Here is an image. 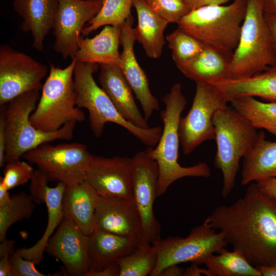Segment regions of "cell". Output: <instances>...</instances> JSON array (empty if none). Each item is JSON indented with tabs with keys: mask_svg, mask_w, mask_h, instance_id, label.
Segmentation results:
<instances>
[{
	"mask_svg": "<svg viewBox=\"0 0 276 276\" xmlns=\"http://www.w3.org/2000/svg\"><path fill=\"white\" fill-rule=\"evenodd\" d=\"M203 223L254 266L276 264V201L256 182L234 203L216 207Z\"/></svg>",
	"mask_w": 276,
	"mask_h": 276,
	"instance_id": "6da1fadb",
	"label": "cell"
},
{
	"mask_svg": "<svg viewBox=\"0 0 276 276\" xmlns=\"http://www.w3.org/2000/svg\"><path fill=\"white\" fill-rule=\"evenodd\" d=\"M165 109L160 113L163 128L154 147L145 151L154 160L158 168L157 197L165 193L176 180L186 177H208L211 169L207 164L199 163L190 167L181 166L178 162L180 140L178 126L181 114L187 101L179 83H175L163 97Z\"/></svg>",
	"mask_w": 276,
	"mask_h": 276,
	"instance_id": "7a4b0ae2",
	"label": "cell"
},
{
	"mask_svg": "<svg viewBox=\"0 0 276 276\" xmlns=\"http://www.w3.org/2000/svg\"><path fill=\"white\" fill-rule=\"evenodd\" d=\"M99 65L76 59L74 70L76 105L88 111L89 127L95 136H101L105 124L111 122L124 127L144 145L155 146L160 137L162 128H140L124 119L94 79V74L98 71Z\"/></svg>",
	"mask_w": 276,
	"mask_h": 276,
	"instance_id": "3957f363",
	"label": "cell"
},
{
	"mask_svg": "<svg viewBox=\"0 0 276 276\" xmlns=\"http://www.w3.org/2000/svg\"><path fill=\"white\" fill-rule=\"evenodd\" d=\"M40 96V91H31L1 106L6 137V164L19 159L26 153L42 144L57 140L73 139L77 124L75 121L68 122L59 129L52 132L38 130L32 124L30 117Z\"/></svg>",
	"mask_w": 276,
	"mask_h": 276,
	"instance_id": "277c9868",
	"label": "cell"
},
{
	"mask_svg": "<svg viewBox=\"0 0 276 276\" xmlns=\"http://www.w3.org/2000/svg\"><path fill=\"white\" fill-rule=\"evenodd\" d=\"M246 10V0H233L226 6L205 5L191 10L177 25L204 45L233 53Z\"/></svg>",
	"mask_w": 276,
	"mask_h": 276,
	"instance_id": "5b68a950",
	"label": "cell"
},
{
	"mask_svg": "<svg viewBox=\"0 0 276 276\" xmlns=\"http://www.w3.org/2000/svg\"><path fill=\"white\" fill-rule=\"evenodd\" d=\"M213 121L217 145L214 164L222 172L221 194L226 198L234 187L240 161L253 148L259 132L248 120L227 105L215 113Z\"/></svg>",
	"mask_w": 276,
	"mask_h": 276,
	"instance_id": "8992f818",
	"label": "cell"
},
{
	"mask_svg": "<svg viewBox=\"0 0 276 276\" xmlns=\"http://www.w3.org/2000/svg\"><path fill=\"white\" fill-rule=\"evenodd\" d=\"M76 59L62 68L50 64L37 106L30 117L37 129L52 132L71 121L82 122L85 115L76 105L74 70Z\"/></svg>",
	"mask_w": 276,
	"mask_h": 276,
	"instance_id": "52a82bcc",
	"label": "cell"
},
{
	"mask_svg": "<svg viewBox=\"0 0 276 276\" xmlns=\"http://www.w3.org/2000/svg\"><path fill=\"white\" fill-rule=\"evenodd\" d=\"M275 64L263 0H246L239 42L232 55L231 79L247 78Z\"/></svg>",
	"mask_w": 276,
	"mask_h": 276,
	"instance_id": "ba28073f",
	"label": "cell"
},
{
	"mask_svg": "<svg viewBox=\"0 0 276 276\" xmlns=\"http://www.w3.org/2000/svg\"><path fill=\"white\" fill-rule=\"evenodd\" d=\"M153 245L158 253L155 269L151 276H158L167 267L182 263L204 264L212 254L227 245L224 236L204 223L191 229L186 237H169Z\"/></svg>",
	"mask_w": 276,
	"mask_h": 276,
	"instance_id": "9c48e42d",
	"label": "cell"
},
{
	"mask_svg": "<svg viewBox=\"0 0 276 276\" xmlns=\"http://www.w3.org/2000/svg\"><path fill=\"white\" fill-rule=\"evenodd\" d=\"M192 106L188 113L180 117L178 132L183 154L191 153L203 142L215 140L213 118L228 101L215 86L197 82Z\"/></svg>",
	"mask_w": 276,
	"mask_h": 276,
	"instance_id": "30bf717a",
	"label": "cell"
},
{
	"mask_svg": "<svg viewBox=\"0 0 276 276\" xmlns=\"http://www.w3.org/2000/svg\"><path fill=\"white\" fill-rule=\"evenodd\" d=\"M91 156L86 146L82 143L53 145L45 143L22 156L43 171L50 181L72 186L85 180Z\"/></svg>",
	"mask_w": 276,
	"mask_h": 276,
	"instance_id": "8fae6325",
	"label": "cell"
},
{
	"mask_svg": "<svg viewBox=\"0 0 276 276\" xmlns=\"http://www.w3.org/2000/svg\"><path fill=\"white\" fill-rule=\"evenodd\" d=\"M48 67L7 44L0 46V106L25 93L41 90Z\"/></svg>",
	"mask_w": 276,
	"mask_h": 276,
	"instance_id": "7c38bea8",
	"label": "cell"
},
{
	"mask_svg": "<svg viewBox=\"0 0 276 276\" xmlns=\"http://www.w3.org/2000/svg\"><path fill=\"white\" fill-rule=\"evenodd\" d=\"M132 159L133 199L142 220L144 241L153 244L161 239L160 225L153 210L157 197L158 166L145 150Z\"/></svg>",
	"mask_w": 276,
	"mask_h": 276,
	"instance_id": "4fadbf2b",
	"label": "cell"
},
{
	"mask_svg": "<svg viewBox=\"0 0 276 276\" xmlns=\"http://www.w3.org/2000/svg\"><path fill=\"white\" fill-rule=\"evenodd\" d=\"M53 27V49L63 59H74L84 25L99 12L103 0H58Z\"/></svg>",
	"mask_w": 276,
	"mask_h": 276,
	"instance_id": "5bb4252c",
	"label": "cell"
},
{
	"mask_svg": "<svg viewBox=\"0 0 276 276\" xmlns=\"http://www.w3.org/2000/svg\"><path fill=\"white\" fill-rule=\"evenodd\" d=\"M85 181L99 196L134 200L132 158L92 154Z\"/></svg>",
	"mask_w": 276,
	"mask_h": 276,
	"instance_id": "9a60e30c",
	"label": "cell"
},
{
	"mask_svg": "<svg viewBox=\"0 0 276 276\" xmlns=\"http://www.w3.org/2000/svg\"><path fill=\"white\" fill-rule=\"evenodd\" d=\"M45 252L62 262L67 275L86 276L89 270L88 236L68 219L63 218Z\"/></svg>",
	"mask_w": 276,
	"mask_h": 276,
	"instance_id": "2e32d148",
	"label": "cell"
},
{
	"mask_svg": "<svg viewBox=\"0 0 276 276\" xmlns=\"http://www.w3.org/2000/svg\"><path fill=\"white\" fill-rule=\"evenodd\" d=\"M96 227L107 232L144 241L141 216L134 200L113 196H98Z\"/></svg>",
	"mask_w": 276,
	"mask_h": 276,
	"instance_id": "e0dca14e",
	"label": "cell"
},
{
	"mask_svg": "<svg viewBox=\"0 0 276 276\" xmlns=\"http://www.w3.org/2000/svg\"><path fill=\"white\" fill-rule=\"evenodd\" d=\"M132 24L133 18L130 16L121 25L122 52L120 68L141 105L145 120L148 121L154 112L159 109V103L151 93L146 74L136 58L134 51L136 40Z\"/></svg>",
	"mask_w": 276,
	"mask_h": 276,
	"instance_id": "ac0fdd59",
	"label": "cell"
},
{
	"mask_svg": "<svg viewBox=\"0 0 276 276\" xmlns=\"http://www.w3.org/2000/svg\"><path fill=\"white\" fill-rule=\"evenodd\" d=\"M99 82L118 112L126 121L142 128L149 127L137 107L132 90L119 66L99 64Z\"/></svg>",
	"mask_w": 276,
	"mask_h": 276,
	"instance_id": "d6986e66",
	"label": "cell"
},
{
	"mask_svg": "<svg viewBox=\"0 0 276 276\" xmlns=\"http://www.w3.org/2000/svg\"><path fill=\"white\" fill-rule=\"evenodd\" d=\"M58 5V0H14L13 8L22 19L20 28L33 37L32 47L38 51L44 48V40L53 29Z\"/></svg>",
	"mask_w": 276,
	"mask_h": 276,
	"instance_id": "ffe728a7",
	"label": "cell"
},
{
	"mask_svg": "<svg viewBox=\"0 0 276 276\" xmlns=\"http://www.w3.org/2000/svg\"><path fill=\"white\" fill-rule=\"evenodd\" d=\"M99 195L85 180L66 186L62 199L63 218L73 222L85 235L96 228L95 211Z\"/></svg>",
	"mask_w": 276,
	"mask_h": 276,
	"instance_id": "44dd1931",
	"label": "cell"
},
{
	"mask_svg": "<svg viewBox=\"0 0 276 276\" xmlns=\"http://www.w3.org/2000/svg\"><path fill=\"white\" fill-rule=\"evenodd\" d=\"M140 242L96 227L88 236L89 269L87 274L101 271L130 254Z\"/></svg>",
	"mask_w": 276,
	"mask_h": 276,
	"instance_id": "7402d4cb",
	"label": "cell"
},
{
	"mask_svg": "<svg viewBox=\"0 0 276 276\" xmlns=\"http://www.w3.org/2000/svg\"><path fill=\"white\" fill-rule=\"evenodd\" d=\"M232 55L233 53L205 45L196 57L176 66L183 75L196 83L214 84L231 78Z\"/></svg>",
	"mask_w": 276,
	"mask_h": 276,
	"instance_id": "603a6c76",
	"label": "cell"
},
{
	"mask_svg": "<svg viewBox=\"0 0 276 276\" xmlns=\"http://www.w3.org/2000/svg\"><path fill=\"white\" fill-rule=\"evenodd\" d=\"M121 26H105L93 38L80 36L76 58L83 62L101 64H110L122 66L120 44Z\"/></svg>",
	"mask_w": 276,
	"mask_h": 276,
	"instance_id": "cb8c5ba5",
	"label": "cell"
},
{
	"mask_svg": "<svg viewBox=\"0 0 276 276\" xmlns=\"http://www.w3.org/2000/svg\"><path fill=\"white\" fill-rule=\"evenodd\" d=\"M132 6L137 18V25L133 28L136 41L148 57L159 58L166 42L164 32L169 23L154 12L145 0H133Z\"/></svg>",
	"mask_w": 276,
	"mask_h": 276,
	"instance_id": "d4e9b609",
	"label": "cell"
},
{
	"mask_svg": "<svg viewBox=\"0 0 276 276\" xmlns=\"http://www.w3.org/2000/svg\"><path fill=\"white\" fill-rule=\"evenodd\" d=\"M212 84L223 93L228 102L243 96L276 102V64L247 78L229 79Z\"/></svg>",
	"mask_w": 276,
	"mask_h": 276,
	"instance_id": "484cf974",
	"label": "cell"
},
{
	"mask_svg": "<svg viewBox=\"0 0 276 276\" xmlns=\"http://www.w3.org/2000/svg\"><path fill=\"white\" fill-rule=\"evenodd\" d=\"M276 178V141L267 140L263 131L250 151L243 158L242 185Z\"/></svg>",
	"mask_w": 276,
	"mask_h": 276,
	"instance_id": "4316f807",
	"label": "cell"
},
{
	"mask_svg": "<svg viewBox=\"0 0 276 276\" xmlns=\"http://www.w3.org/2000/svg\"><path fill=\"white\" fill-rule=\"evenodd\" d=\"M66 185L58 182L53 187H48L45 203L48 211V222L45 231L40 239L29 248L22 247L16 249L14 253L22 258L39 264L43 258L47 243L63 218L62 210V195Z\"/></svg>",
	"mask_w": 276,
	"mask_h": 276,
	"instance_id": "83f0119b",
	"label": "cell"
},
{
	"mask_svg": "<svg viewBox=\"0 0 276 276\" xmlns=\"http://www.w3.org/2000/svg\"><path fill=\"white\" fill-rule=\"evenodd\" d=\"M217 254L211 255L204 263L205 275L262 276L239 251H229L224 247Z\"/></svg>",
	"mask_w": 276,
	"mask_h": 276,
	"instance_id": "f1b7e54d",
	"label": "cell"
},
{
	"mask_svg": "<svg viewBox=\"0 0 276 276\" xmlns=\"http://www.w3.org/2000/svg\"><path fill=\"white\" fill-rule=\"evenodd\" d=\"M229 103L257 129H264L276 137V102H264L254 97L243 96Z\"/></svg>",
	"mask_w": 276,
	"mask_h": 276,
	"instance_id": "f546056e",
	"label": "cell"
},
{
	"mask_svg": "<svg viewBox=\"0 0 276 276\" xmlns=\"http://www.w3.org/2000/svg\"><path fill=\"white\" fill-rule=\"evenodd\" d=\"M157 259L155 247L148 242L141 241L134 251L116 261L120 268L119 276L150 275Z\"/></svg>",
	"mask_w": 276,
	"mask_h": 276,
	"instance_id": "4dcf8cb0",
	"label": "cell"
},
{
	"mask_svg": "<svg viewBox=\"0 0 276 276\" xmlns=\"http://www.w3.org/2000/svg\"><path fill=\"white\" fill-rule=\"evenodd\" d=\"M133 0H103L101 9L84 27L81 34L87 36L95 30L105 26H121L131 16Z\"/></svg>",
	"mask_w": 276,
	"mask_h": 276,
	"instance_id": "1f68e13d",
	"label": "cell"
},
{
	"mask_svg": "<svg viewBox=\"0 0 276 276\" xmlns=\"http://www.w3.org/2000/svg\"><path fill=\"white\" fill-rule=\"evenodd\" d=\"M31 196L20 192L11 196L10 201L0 206V241L6 238L7 232L14 223L30 218L35 207Z\"/></svg>",
	"mask_w": 276,
	"mask_h": 276,
	"instance_id": "d6a6232c",
	"label": "cell"
},
{
	"mask_svg": "<svg viewBox=\"0 0 276 276\" xmlns=\"http://www.w3.org/2000/svg\"><path fill=\"white\" fill-rule=\"evenodd\" d=\"M166 38L176 65L193 59L205 47L198 39L178 28L167 35Z\"/></svg>",
	"mask_w": 276,
	"mask_h": 276,
	"instance_id": "836d02e7",
	"label": "cell"
},
{
	"mask_svg": "<svg viewBox=\"0 0 276 276\" xmlns=\"http://www.w3.org/2000/svg\"><path fill=\"white\" fill-rule=\"evenodd\" d=\"M34 171L33 167L26 162L19 159L10 162L5 165L4 176L0 177V182L10 190L30 180Z\"/></svg>",
	"mask_w": 276,
	"mask_h": 276,
	"instance_id": "e575fe53",
	"label": "cell"
},
{
	"mask_svg": "<svg viewBox=\"0 0 276 276\" xmlns=\"http://www.w3.org/2000/svg\"><path fill=\"white\" fill-rule=\"evenodd\" d=\"M150 8L169 23H176L191 9L182 0H145Z\"/></svg>",
	"mask_w": 276,
	"mask_h": 276,
	"instance_id": "d590c367",
	"label": "cell"
},
{
	"mask_svg": "<svg viewBox=\"0 0 276 276\" xmlns=\"http://www.w3.org/2000/svg\"><path fill=\"white\" fill-rule=\"evenodd\" d=\"M30 195L35 204L45 203L48 184L50 180L47 174L39 169L35 170L30 179Z\"/></svg>",
	"mask_w": 276,
	"mask_h": 276,
	"instance_id": "8d00e7d4",
	"label": "cell"
},
{
	"mask_svg": "<svg viewBox=\"0 0 276 276\" xmlns=\"http://www.w3.org/2000/svg\"><path fill=\"white\" fill-rule=\"evenodd\" d=\"M12 276H50L36 268V264L31 260L25 259L13 253L10 256Z\"/></svg>",
	"mask_w": 276,
	"mask_h": 276,
	"instance_id": "74e56055",
	"label": "cell"
},
{
	"mask_svg": "<svg viewBox=\"0 0 276 276\" xmlns=\"http://www.w3.org/2000/svg\"><path fill=\"white\" fill-rule=\"evenodd\" d=\"M256 182L262 191L276 201V180L269 178Z\"/></svg>",
	"mask_w": 276,
	"mask_h": 276,
	"instance_id": "f35d334b",
	"label": "cell"
},
{
	"mask_svg": "<svg viewBox=\"0 0 276 276\" xmlns=\"http://www.w3.org/2000/svg\"><path fill=\"white\" fill-rule=\"evenodd\" d=\"M264 17L269 31L272 48L276 56V16L264 11Z\"/></svg>",
	"mask_w": 276,
	"mask_h": 276,
	"instance_id": "ab89813d",
	"label": "cell"
},
{
	"mask_svg": "<svg viewBox=\"0 0 276 276\" xmlns=\"http://www.w3.org/2000/svg\"><path fill=\"white\" fill-rule=\"evenodd\" d=\"M6 137L3 114L0 111V167H5Z\"/></svg>",
	"mask_w": 276,
	"mask_h": 276,
	"instance_id": "60d3db41",
	"label": "cell"
},
{
	"mask_svg": "<svg viewBox=\"0 0 276 276\" xmlns=\"http://www.w3.org/2000/svg\"><path fill=\"white\" fill-rule=\"evenodd\" d=\"M120 268L114 262L101 271L88 273L86 276H119Z\"/></svg>",
	"mask_w": 276,
	"mask_h": 276,
	"instance_id": "b9f144b4",
	"label": "cell"
},
{
	"mask_svg": "<svg viewBox=\"0 0 276 276\" xmlns=\"http://www.w3.org/2000/svg\"><path fill=\"white\" fill-rule=\"evenodd\" d=\"M15 241L13 239L6 238L1 242L0 244V258L4 256H10L14 252V245Z\"/></svg>",
	"mask_w": 276,
	"mask_h": 276,
	"instance_id": "7bdbcfd3",
	"label": "cell"
},
{
	"mask_svg": "<svg viewBox=\"0 0 276 276\" xmlns=\"http://www.w3.org/2000/svg\"><path fill=\"white\" fill-rule=\"evenodd\" d=\"M0 276H12L9 256L0 258Z\"/></svg>",
	"mask_w": 276,
	"mask_h": 276,
	"instance_id": "ee69618b",
	"label": "cell"
},
{
	"mask_svg": "<svg viewBox=\"0 0 276 276\" xmlns=\"http://www.w3.org/2000/svg\"><path fill=\"white\" fill-rule=\"evenodd\" d=\"M172 265L165 268L158 276H181L184 275L185 269L177 266Z\"/></svg>",
	"mask_w": 276,
	"mask_h": 276,
	"instance_id": "f6af8a7d",
	"label": "cell"
},
{
	"mask_svg": "<svg viewBox=\"0 0 276 276\" xmlns=\"http://www.w3.org/2000/svg\"><path fill=\"white\" fill-rule=\"evenodd\" d=\"M262 276H276V264L256 267Z\"/></svg>",
	"mask_w": 276,
	"mask_h": 276,
	"instance_id": "bcb514c9",
	"label": "cell"
},
{
	"mask_svg": "<svg viewBox=\"0 0 276 276\" xmlns=\"http://www.w3.org/2000/svg\"><path fill=\"white\" fill-rule=\"evenodd\" d=\"M196 264L185 269L184 275L193 276L205 275V269L199 268Z\"/></svg>",
	"mask_w": 276,
	"mask_h": 276,
	"instance_id": "7dc6e473",
	"label": "cell"
},
{
	"mask_svg": "<svg viewBox=\"0 0 276 276\" xmlns=\"http://www.w3.org/2000/svg\"><path fill=\"white\" fill-rule=\"evenodd\" d=\"M8 191L0 182V206H3L10 201L11 196L9 194Z\"/></svg>",
	"mask_w": 276,
	"mask_h": 276,
	"instance_id": "c3c4849f",
	"label": "cell"
},
{
	"mask_svg": "<svg viewBox=\"0 0 276 276\" xmlns=\"http://www.w3.org/2000/svg\"><path fill=\"white\" fill-rule=\"evenodd\" d=\"M264 11L276 16V0H263Z\"/></svg>",
	"mask_w": 276,
	"mask_h": 276,
	"instance_id": "681fc988",
	"label": "cell"
},
{
	"mask_svg": "<svg viewBox=\"0 0 276 276\" xmlns=\"http://www.w3.org/2000/svg\"><path fill=\"white\" fill-rule=\"evenodd\" d=\"M231 0H201L200 7L205 5H221Z\"/></svg>",
	"mask_w": 276,
	"mask_h": 276,
	"instance_id": "f907efd6",
	"label": "cell"
},
{
	"mask_svg": "<svg viewBox=\"0 0 276 276\" xmlns=\"http://www.w3.org/2000/svg\"><path fill=\"white\" fill-rule=\"evenodd\" d=\"M191 10L200 7L201 0H182Z\"/></svg>",
	"mask_w": 276,
	"mask_h": 276,
	"instance_id": "816d5d0a",
	"label": "cell"
},
{
	"mask_svg": "<svg viewBox=\"0 0 276 276\" xmlns=\"http://www.w3.org/2000/svg\"><path fill=\"white\" fill-rule=\"evenodd\" d=\"M274 178L275 180H276V178Z\"/></svg>",
	"mask_w": 276,
	"mask_h": 276,
	"instance_id": "f5cc1de1",
	"label": "cell"
},
{
	"mask_svg": "<svg viewBox=\"0 0 276 276\" xmlns=\"http://www.w3.org/2000/svg\"><path fill=\"white\" fill-rule=\"evenodd\" d=\"M86 1H91V0H86Z\"/></svg>",
	"mask_w": 276,
	"mask_h": 276,
	"instance_id": "db71d44e",
	"label": "cell"
}]
</instances>
